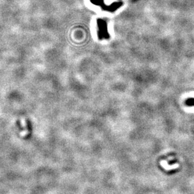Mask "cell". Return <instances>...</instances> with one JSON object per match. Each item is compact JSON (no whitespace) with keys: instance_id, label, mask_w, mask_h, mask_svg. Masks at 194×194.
I'll return each mask as SVG.
<instances>
[{"instance_id":"obj_1","label":"cell","mask_w":194,"mask_h":194,"mask_svg":"<svg viewBox=\"0 0 194 194\" xmlns=\"http://www.w3.org/2000/svg\"><path fill=\"white\" fill-rule=\"evenodd\" d=\"M97 25H98V37L100 40L109 39L110 38V34L108 31L107 25L105 21L99 19L97 20Z\"/></svg>"},{"instance_id":"obj_2","label":"cell","mask_w":194,"mask_h":194,"mask_svg":"<svg viewBox=\"0 0 194 194\" xmlns=\"http://www.w3.org/2000/svg\"><path fill=\"white\" fill-rule=\"evenodd\" d=\"M185 105L189 106H194V98H190L185 101Z\"/></svg>"}]
</instances>
